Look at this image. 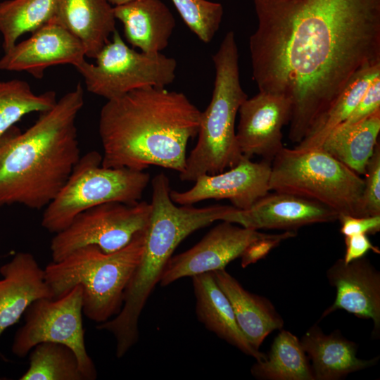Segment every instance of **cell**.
Returning <instances> with one entry per match:
<instances>
[{"instance_id":"7","label":"cell","mask_w":380,"mask_h":380,"mask_svg":"<svg viewBox=\"0 0 380 380\" xmlns=\"http://www.w3.org/2000/svg\"><path fill=\"white\" fill-rule=\"evenodd\" d=\"M363 189L360 175L320 148L283 147L271 162L270 191L317 201L339 215L365 217Z\"/></svg>"},{"instance_id":"3","label":"cell","mask_w":380,"mask_h":380,"mask_svg":"<svg viewBox=\"0 0 380 380\" xmlns=\"http://www.w3.org/2000/svg\"><path fill=\"white\" fill-rule=\"evenodd\" d=\"M84 103L78 83L25 132L0 145V208H45L80 158L76 118Z\"/></svg>"},{"instance_id":"31","label":"cell","mask_w":380,"mask_h":380,"mask_svg":"<svg viewBox=\"0 0 380 380\" xmlns=\"http://www.w3.org/2000/svg\"><path fill=\"white\" fill-rule=\"evenodd\" d=\"M362 208L364 216L380 215V144L377 142L374 153L366 165Z\"/></svg>"},{"instance_id":"21","label":"cell","mask_w":380,"mask_h":380,"mask_svg":"<svg viewBox=\"0 0 380 380\" xmlns=\"http://www.w3.org/2000/svg\"><path fill=\"white\" fill-rule=\"evenodd\" d=\"M196 312L199 321L219 338L237 348L256 361L266 354L255 349L239 328L231 303L217 284L213 272L192 277Z\"/></svg>"},{"instance_id":"6","label":"cell","mask_w":380,"mask_h":380,"mask_svg":"<svg viewBox=\"0 0 380 380\" xmlns=\"http://www.w3.org/2000/svg\"><path fill=\"white\" fill-rule=\"evenodd\" d=\"M213 61L215 77L212 98L201 113L196 145L179 173L184 182L222 172L236 165L243 157L236 137L235 120L248 96L240 82L239 52L233 31L225 34Z\"/></svg>"},{"instance_id":"12","label":"cell","mask_w":380,"mask_h":380,"mask_svg":"<svg viewBox=\"0 0 380 380\" xmlns=\"http://www.w3.org/2000/svg\"><path fill=\"white\" fill-rule=\"evenodd\" d=\"M269 234L222 221L194 246L170 258L160 284L165 286L183 277L225 269L249 244Z\"/></svg>"},{"instance_id":"25","label":"cell","mask_w":380,"mask_h":380,"mask_svg":"<svg viewBox=\"0 0 380 380\" xmlns=\"http://www.w3.org/2000/svg\"><path fill=\"white\" fill-rule=\"evenodd\" d=\"M251 372L260 380H315L300 341L282 329L274 338L266 358L256 361Z\"/></svg>"},{"instance_id":"15","label":"cell","mask_w":380,"mask_h":380,"mask_svg":"<svg viewBox=\"0 0 380 380\" xmlns=\"http://www.w3.org/2000/svg\"><path fill=\"white\" fill-rule=\"evenodd\" d=\"M236 132L242 155L252 158L259 156L272 162L284 147L282 129L290 122L291 105L289 99L259 91L241 105Z\"/></svg>"},{"instance_id":"11","label":"cell","mask_w":380,"mask_h":380,"mask_svg":"<svg viewBox=\"0 0 380 380\" xmlns=\"http://www.w3.org/2000/svg\"><path fill=\"white\" fill-rule=\"evenodd\" d=\"M151 211V203L139 201L106 203L80 213L66 228L55 234L50 244L52 261L89 245L106 253L122 248L146 228Z\"/></svg>"},{"instance_id":"20","label":"cell","mask_w":380,"mask_h":380,"mask_svg":"<svg viewBox=\"0 0 380 380\" xmlns=\"http://www.w3.org/2000/svg\"><path fill=\"white\" fill-rule=\"evenodd\" d=\"M127 42L140 51L161 53L176 25L169 8L160 0H134L113 7Z\"/></svg>"},{"instance_id":"18","label":"cell","mask_w":380,"mask_h":380,"mask_svg":"<svg viewBox=\"0 0 380 380\" xmlns=\"http://www.w3.org/2000/svg\"><path fill=\"white\" fill-rule=\"evenodd\" d=\"M0 336L34 300L53 298L44 269L30 253H17L0 267Z\"/></svg>"},{"instance_id":"13","label":"cell","mask_w":380,"mask_h":380,"mask_svg":"<svg viewBox=\"0 0 380 380\" xmlns=\"http://www.w3.org/2000/svg\"><path fill=\"white\" fill-rule=\"evenodd\" d=\"M271 162H253L243 156L228 171L203 175L184 191H170V198L180 205H192L206 199H228L239 210L251 207L269 192Z\"/></svg>"},{"instance_id":"34","label":"cell","mask_w":380,"mask_h":380,"mask_svg":"<svg viewBox=\"0 0 380 380\" xmlns=\"http://www.w3.org/2000/svg\"><path fill=\"white\" fill-rule=\"evenodd\" d=\"M338 220L341 223V233L344 236L357 234H375L380 231V215L355 217L341 214Z\"/></svg>"},{"instance_id":"33","label":"cell","mask_w":380,"mask_h":380,"mask_svg":"<svg viewBox=\"0 0 380 380\" xmlns=\"http://www.w3.org/2000/svg\"><path fill=\"white\" fill-rule=\"evenodd\" d=\"M379 110L380 76L372 82L349 117L340 125L355 124Z\"/></svg>"},{"instance_id":"27","label":"cell","mask_w":380,"mask_h":380,"mask_svg":"<svg viewBox=\"0 0 380 380\" xmlns=\"http://www.w3.org/2000/svg\"><path fill=\"white\" fill-rule=\"evenodd\" d=\"M56 94L33 91L25 80H0V145L18 129L15 125L32 113H44L56 103Z\"/></svg>"},{"instance_id":"1","label":"cell","mask_w":380,"mask_h":380,"mask_svg":"<svg viewBox=\"0 0 380 380\" xmlns=\"http://www.w3.org/2000/svg\"><path fill=\"white\" fill-rule=\"evenodd\" d=\"M253 1V78L290 101L289 139L298 144L355 75L380 64V0Z\"/></svg>"},{"instance_id":"14","label":"cell","mask_w":380,"mask_h":380,"mask_svg":"<svg viewBox=\"0 0 380 380\" xmlns=\"http://www.w3.org/2000/svg\"><path fill=\"white\" fill-rule=\"evenodd\" d=\"M85 57L82 44L54 17L5 51L0 58V70L24 71L41 79L49 67L64 64L76 67Z\"/></svg>"},{"instance_id":"32","label":"cell","mask_w":380,"mask_h":380,"mask_svg":"<svg viewBox=\"0 0 380 380\" xmlns=\"http://www.w3.org/2000/svg\"><path fill=\"white\" fill-rule=\"evenodd\" d=\"M296 235V231H284L279 234H270L266 237L252 242L241 255V266L246 267L265 258L282 241L293 238Z\"/></svg>"},{"instance_id":"17","label":"cell","mask_w":380,"mask_h":380,"mask_svg":"<svg viewBox=\"0 0 380 380\" xmlns=\"http://www.w3.org/2000/svg\"><path fill=\"white\" fill-rule=\"evenodd\" d=\"M327 278L336 289L334 302L322 314L321 319L338 310L372 319V336L380 335V272L365 256L349 263L337 260L327 270Z\"/></svg>"},{"instance_id":"23","label":"cell","mask_w":380,"mask_h":380,"mask_svg":"<svg viewBox=\"0 0 380 380\" xmlns=\"http://www.w3.org/2000/svg\"><path fill=\"white\" fill-rule=\"evenodd\" d=\"M55 18L94 59L116 30L113 7L106 0H59Z\"/></svg>"},{"instance_id":"5","label":"cell","mask_w":380,"mask_h":380,"mask_svg":"<svg viewBox=\"0 0 380 380\" xmlns=\"http://www.w3.org/2000/svg\"><path fill=\"white\" fill-rule=\"evenodd\" d=\"M144 229L118 251L106 253L89 245L49 263L44 268L45 279L53 298L63 296L79 285L82 289V311L87 317L101 324L116 316L141 258Z\"/></svg>"},{"instance_id":"28","label":"cell","mask_w":380,"mask_h":380,"mask_svg":"<svg viewBox=\"0 0 380 380\" xmlns=\"http://www.w3.org/2000/svg\"><path fill=\"white\" fill-rule=\"evenodd\" d=\"M59 0H6L0 2V34L4 51L23 34L33 32L56 14Z\"/></svg>"},{"instance_id":"36","label":"cell","mask_w":380,"mask_h":380,"mask_svg":"<svg viewBox=\"0 0 380 380\" xmlns=\"http://www.w3.org/2000/svg\"><path fill=\"white\" fill-rule=\"evenodd\" d=\"M110 5L116 6L122 5L134 0H106Z\"/></svg>"},{"instance_id":"26","label":"cell","mask_w":380,"mask_h":380,"mask_svg":"<svg viewBox=\"0 0 380 380\" xmlns=\"http://www.w3.org/2000/svg\"><path fill=\"white\" fill-rule=\"evenodd\" d=\"M380 76V64L359 71L334 102L314 122L297 149L319 147L327 137L350 115L372 82Z\"/></svg>"},{"instance_id":"22","label":"cell","mask_w":380,"mask_h":380,"mask_svg":"<svg viewBox=\"0 0 380 380\" xmlns=\"http://www.w3.org/2000/svg\"><path fill=\"white\" fill-rule=\"evenodd\" d=\"M213 273L231 303L241 331L251 345L260 350L270 334L283 328L281 316L269 299L246 290L225 269Z\"/></svg>"},{"instance_id":"35","label":"cell","mask_w":380,"mask_h":380,"mask_svg":"<svg viewBox=\"0 0 380 380\" xmlns=\"http://www.w3.org/2000/svg\"><path fill=\"white\" fill-rule=\"evenodd\" d=\"M345 243L346 253L343 260L346 263L365 257L369 251H372L375 253H380L379 248L372 243L367 234H365L345 236Z\"/></svg>"},{"instance_id":"19","label":"cell","mask_w":380,"mask_h":380,"mask_svg":"<svg viewBox=\"0 0 380 380\" xmlns=\"http://www.w3.org/2000/svg\"><path fill=\"white\" fill-rule=\"evenodd\" d=\"M312 361L315 380H339L348 374L375 366L379 356L364 360L357 357V344L339 331L325 334L315 324L300 340Z\"/></svg>"},{"instance_id":"16","label":"cell","mask_w":380,"mask_h":380,"mask_svg":"<svg viewBox=\"0 0 380 380\" xmlns=\"http://www.w3.org/2000/svg\"><path fill=\"white\" fill-rule=\"evenodd\" d=\"M339 214L317 201L296 195L267 193L244 210L234 208L222 221L252 229L296 231L303 226L338 220Z\"/></svg>"},{"instance_id":"9","label":"cell","mask_w":380,"mask_h":380,"mask_svg":"<svg viewBox=\"0 0 380 380\" xmlns=\"http://www.w3.org/2000/svg\"><path fill=\"white\" fill-rule=\"evenodd\" d=\"M95 59L94 64L84 60L75 68L87 89L106 100L144 87H165L176 77L175 58L162 53L137 51L124 42L117 30Z\"/></svg>"},{"instance_id":"2","label":"cell","mask_w":380,"mask_h":380,"mask_svg":"<svg viewBox=\"0 0 380 380\" xmlns=\"http://www.w3.org/2000/svg\"><path fill=\"white\" fill-rule=\"evenodd\" d=\"M201 113L184 94L165 87H144L107 100L99 120L102 166L144 171L155 165L182 172Z\"/></svg>"},{"instance_id":"10","label":"cell","mask_w":380,"mask_h":380,"mask_svg":"<svg viewBox=\"0 0 380 380\" xmlns=\"http://www.w3.org/2000/svg\"><path fill=\"white\" fill-rule=\"evenodd\" d=\"M25 323L16 331L11 346L17 357H25L37 344H64L75 353L84 380H94L97 372L89 355L82 323V289L77 285L58 298H40L27 308Z\"/></svg>"},{"instance_id":"24","label":"cell","mask_w":380,"mask_h":380,"mask_svg":"<svg viewBox=\"0 0 380 380\" xmlns=\"http://www.w3.org/2000/svg\"><path fill=\"white\" fill-rule=\"evenodd\" d=\"M380 132V110L349 125L335 128L320 148L359 175H364L376 146Z\"/></svg>"},{"instance_id":"30","label":"cell","mask_w":380,"mask_h":380,"mask_svg":"<svg viewBox=\"0 0 380 380\" xmlns=\"http://www.w3.org/2000/svg\"><path fill=\"white\" fill-rule=\"evenodd\" d=\"M186 26L204 43H209L220 28L221 4L208 0H172Z\"/></svg>"},{"instance_id":"29","label":"cell","mask_w":380,"mask_h":380,"mask_svg":"<svg viewBox=\"0 0 380 380\" xmlns=\"http://www.w3.org/2000/svg\"><path fill=\"white\" fill-rule=\"evenodd\" d=\"M30 353L29 367L20 380H84L78 359L68 346L42 342Z\"/></svg>"},{"instance_id":"8","label":"cell","mask_w":380,"mask_h":380,"mask_svg":"<svg viewBox=\"0 0 380 380\" xmlns=\"http://www.w3.org/2000/svg\"><path fill=\"white\" fill-rule=\"evenodd\" d=\"M102 155L91 151L80 156L67 181L46 205L41 224L51 233L66 228L80 213L109 203L139 201L150 175L126 167L102 166Z\"/></svg>"},{"instance_id":"4","label":"cell","mask_w":380,"mask_h":380,"mask_svg":"<svg viewBox=\"0 0 380 380\" xmlns=\"http://www.w3.org/2000/svg\"><path fill=\"white\" fill-rule=\"evenodd\" d=\"M151 211L144 229V251L125 292L119 313L96 328L113 334L115 355L122 357L139 339V320L147 300L160 281L163 270L177 246L194 232L217 220L235 208L215 205L180 207L170 198L169 178L160 173L151 180Z\"/></svg>"}]
</instances>
